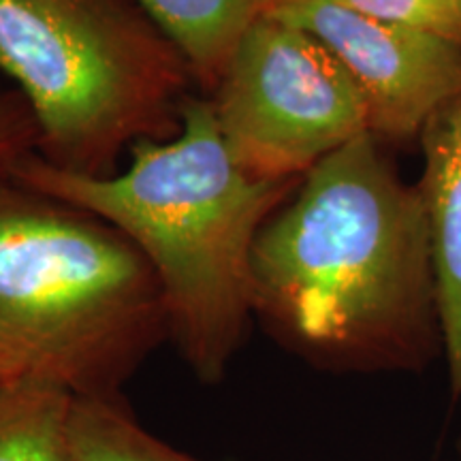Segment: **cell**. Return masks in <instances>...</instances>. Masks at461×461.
Wrapping results in <instances>:
<instances>
[{
	"mask_svg": "<svg viewBox=\"0 0 461 461\" xmlns=\"http://www.w3.org/2000/svg\"><path fill=\"white\" fill-rule=\"evenodd\" d=\"M252 314L333 374H420L445 357L419 186L372 132L312 167L252 250Z\"/></svg>",
	"mask_w": 461,
	"mask_h": 461,
	"instance_id": "6da1fadb",
	"label": "cell"
},
{
	"mask_svg": "<svg viewBox=\"0 0 461 461\" xmlns=\"http://www.w3.org/2000/svg\"><path fill=\"white\" fill-rule=\"evenodd\" d=\"M11 180L103 218L129 238L163 291L169 339L203 384H218L252 314V250L261 229L302 180H258L235 163L205 95L182 109L180 131L141 141L129 165L90 177L37 152Z\"/></svg>",
	"mask_w": 461,
	"mask_h": 461,
	"instance_id": "7a4b0ae2",
	"label": "cell"
},
{
	"mask_svg": "<svg viewBox=\"0 0 461 461\" xmlns=\"http://www.w3.org/2000/svg\"><path fill=\"white\" fill-rule=\"evenodd\" d=\"M169 339L163 291L118 229L0 180V363L75 397L122 395Z\"/></svg>",
	"mask_w": 461,
	"mask_h": 461,
	"instance_id": "3957f363",
	"label": "cell"
},
{
	"mask_svg": "<svg viewBox=\"0 0 461 461\" xmlns=\"http://www.w3.org/2000/svg\"><path fill=\"white\" fill-rule=\"evenodd\" d=\"M0 73L31 109L39 157L90 177L176 135L194 84L135 0H0Z\"/></svg>",
	"mask_w": 461,
	"mask_h": 461,
	"instance_id": "277c9868",
	"label": "cell"
},
{
	"mask_svg": "<svg viewBox=\"0 0 461 461\" xmlns=\"http://www.w3.org/2000/svg\"><path fill=\"white\" fill-rule=\"evenodd\" d=\"M207 99L230 157L258 180H302L370 132L359 90L336 56L274 15L241 39Z\"/></svg>",
	"mask_w": 461,
	"mask_h": 461,
	"instance_id": "5b68a950",
	"label": "cell"
},
{
	"mask_svg": "<svg viewBox=\"0 0 461 461\" xmlns=\"http://www.w3.org/2000/svg\"><path fill=\"white\" fill-rule=\"evenodd\" d=\"M267 15L312 34L350 75L378 141L419 140L431 113L461 88V48L359 14L336 0H276Z\"/></svg>",
	"mask_w": 461,
	"mask_h": 461,
	"instance_id": "8992f818",
	"label": "cell"
},
{
	"mask_svg": "<svg viewBox=\"0 0 461 461\" xmlns=\"http://www.w3.org/2000/svg\"><path fill=\"white\" fill-rule=\"evenodd\" d=\"M419 140L425 165L417 186L431 229L442 344L451 393L461 402V88L431 113Z\"/></svg>",
	"mask_w": 461,
	"mask_h": 461,
	"instance_id": "52a82bcc",
	"label": "cell"
},
{
	"mask_svg": "<svg viewBox=\"0 0 461 461\" xmlns=\"http://www.w3.org/2000/svg\"><path fill=\"white\" fill-rule=\"evenodd\" d=\"M180 50L201 95L210 96L230 58L276 0H135Z\"/></svg>",
	"mask_w": 461,
	"mask_h": 461,
	"instance_id": "ba28073f",
	"label": "cell"
},
{
	"mask_svg": "<svg viewBox=\"0 0 461 461\" xmlns=\"http://www.w3.org/2000/svg\"><path fill=\"white\" fill-rule=\"evenodd\" d=\"M75 395L48 380L0 383V461H79L73 442Z\"/></svg>",
	"mask_w": 461,
	"mask_h": 461,
	"instance_id": "9c48e42d",
	"label": "cell"
},
{
	"mask_svg": "<svg viewBox=\"0 0 461 461\" xmlns=\"http://www.w3.org/2000/svg\"><path fill=\"white\" fill-rule=\"evenodd\" d=\"M71 429L79 461H201L143 428L124 395L75 397Z\"/></svg>",
	"mask_w": 461,
	"mask_h": 461,
	"instance_id": "30bf717a",
	"label": "cell"
},
{
	"mask_svg": "<svg viewBox=\"0 0 461 461\" xmlns=\"http://www.w3.org/2000/svg\"><path fill=\"white\" fill-rule=\"evenodd\" d=\"M359 14L434 34L461 48V0H336Z\"/></svg>",
	"mask_w": 461,
	"mask_h": 461,
	"instance_id": "8fae6325",
	"label": "cell"
},
{
	"mask_svg": "<svg viewBox=\"0 0 461 461\" xmlns=\"http://www.w3.org/2000/svg\"><path fill=\"white\" fill-rule=\"evenodd\" d=\"M39 132L24 96L17 90H0V180L28 154L37 152Z\"/></svg>",
	"mask_w": 461,
	"mask_h": 461,
	"instance_id": "7c38bea8",
	"label": "cell"
},
{
	"mask_svg": "<svg viewBox=\"0 0 461 461\" xmlns=\"http://www.w3.org/2000/svg\"><path fill=\"white\" fill-rule=\"evenodd\" d=\"M7 378H11V374L5 370V366H3V363H0V383H3V380H7Z\"/></svg>",
	"mask_w": 461,
	"mask_h": 461,
	"instance_id": "4fadbf2b",
	"label": "cell"
},
{
	"mask_svg": "<svg viewBox=\"0 0 461 461\" xmlns=\"http://www.w3.org/2000/svg\"><path fill=\"white\" fill-rule=\"evenodd\" d=\"M457 451L461 453V431H459V436H457Z\"/></svg>",
	"mask_w": 461,
	"mask_h": 461,
	"instance_id": "5bb4252c",
	"label": "cell"
},
{
	"mask_svg": "<svg viewBox=\"0 0 461 461\" xmlns=\"http://www.w3.org/2000/svg\"><path fill=\"white\" fill-rule=\"evenodd\" d=\"M0 90H3V86H0Z\"/></svg>",
	"mask_w": 461,
	"mask_h": 461,
	"instance_id": "9a60e30c",
	"label": "cell"
}]
</instances>
